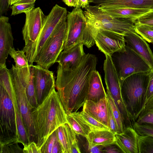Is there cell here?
Instances as JSON below:
<instances>
[{
    "instance_id": "c3c4849f",
    "label": "cell",
    "mask_w": 153,
    "mask_h": 153,
    "mask_svg": "<svg viewBox=\"0 0 153 153\" xmlns=\"http://www.w3.org/2000/svg\"><path fill=\"white\" fill-rule=\"evenodd\" d=\"M20 0H10V6L14 4L17 3Z\"/></svg>"
},
{
    "instance_id": "8fae6325",
    "label": "cell",
    "mask_w": 153,
    "mask_h": 153,
    "mask_svg": "<svg viewBox=\"0 0 153 153\" xmlns=\"http://www.w3.org/2000/svg\"><path fill=\"white\" fill-rule=\"evenodd\" d=\"M24 13L25 14V20L22 31L25 42L23 50L29 48L36 41L46 16L39 7L31 9Z\"/></svg>"
},
{
    "instance_id": "b9f144b4",
    "label": "cell",
    "mask_w": 153,
    "mask_h": 153,
    "mask_svg": "<svg viewBox=\"0 0 153 153\" xmlns=\"http://www.w3.org/2000/svg\"><path fill=\"white\" fill-rule=\"evenodd\" d=\"M10 6V0H0V16L5 15Z\"/></svg>"
},
{
    "instance_id": "7bdbcfd3",
    "label": "cell",
    "mask_w": 153,
    "mask_h": 153,
    "mask_svg": "<svg viewBox=\"0 0 153 153\" xmlns=\"http://www.w3.org/2000/svg\"><path fill=\"white\" fill-rule=\"evenodd\" d=\"M105 147L102 145H95L88 147V151L91 153H104Z\"/></svg>"
},
{
    "instance_id": "7402d4cb",
    "label": "cell",
    "mask_w": 153,
    "mask_h": 153,
    "mask_svg": "<svg viewBox=\"0 0 153 153\" xmlns=\"http://www.w3.org/2000/svg\"><path fill=\"white\" fill-rule=\"evenodd\" d=\"M86 138L88 147L102 145L105 147L116 140L115 134L109 130L91 131Z\"/></svg>"
},
{
    "instance_id": "f546056e",
    "label": "cell",
    "mask_w": 153,
    "mask_h": 153,
    "mask_svg": "<svg viewBox=\"0 0 153 153\" xmlns=\"http://www.w3.org/2000/svg\"><path fill=\"white\" fill-rule=\"evenodd\" d=\"M107 97L117 124L118 130V133L122 132L124 130V128L120 112L110 94L108 91H107Z\"/></svg>"
},
{
    "instance_id": "4dcf8cb0",
    "label": "cell",
    "mask_w": 153,
    "mask_h": 153,
    "mask_svg": "<svg viewBox=\"0 0 153 153\" xmlns=\"http://www.w3.org/2000/svg\"><path fill=\"white\" fill-rule=\"evenodd\" d=\"M134 30L146 41L153 43V30L146 26L134 24Z\"/></svg>"
},
{
    "instance_id": "277c9868",
    "label": "cell",
    "mask_w": 153,
    "mask_h": 153,
    "mask_svg": "<svg viewBox=\"0 0 153 153\" xmlns=\"http://www.w3.org/2000/svg\"><path fill=\"white\" fill-rule=\"evenodd\" d=\"M67 30L63 51L80 43L88 48L95 43L96 29L88 23L81 8L75 7L67 16Z\"/></svg>"
},
{
    "instance_id": "484cf974",
    "label": "cell",
    "mask_w": 153,
    "mask_h": 153,
    "mask_svg": "<svg viewBox=\"0 0 153 153\" xmlns=\"http://www.w3.org/2000/svg\"><path fill=\"white\" fill-rule=\"evenodd\" d=\"M9 55L12 58L15 63V66L18 68H22L27 67L29 65L25 51L13 48H10Z\"/></svg>"
},
{
    "instance_id": "ba28073f",
    "label": "cell",
    "mask_w": 153,
    "mask_h": 153,
    "mask_svg": "<svg viewBox=\"0 0 153 153\" xmlns=\"http://www.w3.org/2000/svg\"><path fill=\"white\" fill-rule=\"evenodd\" d=\"M9 70L17 105L22 116L30 142L33 141L34 135L32 119V112L33 108L27 96L21 69L12 65V67Z\"/></svg>"
},
{
    "instance_id": "ac0fdd59",
    "label": "cell",
    "mask_w": 153,
    "mask_h": 153,
    "mask_svg": "<svg viewBox=\"0 0 153 153\" xmlns=\"http://www.w3.org/2000/svg\"><path fill=\"white\" fill-rule=\"evenodd\" d=\"M100 7L148 9L153 10V0H90Z\"/></svg>"
},
{
    "instance_id": "30bf717a",
    "label": "cell",
    "mask_w": 153,
    "mask_h": 153,
    "mask_svg": "<svg viewBox=\"0 0 153 153\" xmlns=\"http://www.w3.org/2000/svg\"><path fill=\"white\" fill-rule=\"evenodd\" d=\"M0 87V141L13 139L19 140L13 102L4 88L1 85Z\"/></svg>"
},
{
    "instance_id": "8992f818",
    "label": "cell",
    "mask_w": 153,
    "mask_h": 153,
    "mask_svg": "<svg viewBox=\"0 0 153 153\" xmlns=\"http://www.w3.org/2000/svg\"><path fill=\"white\" fill-rule=\"evenodd\" d=\"M120 82L133 74L149 72L152 69L145 60L126 45L125 49L111 56Z\"/></svg>"
},
{
    "instance_id": "4fadbf2b",
    "label": "cell",
    "mask_w": 153,
    "mask_h": 153,
    "mask_svg": "<svg viewBox=\"0 0 153 153\" xmlns=\"http://www.w3.org/2000/svg\"><path fill=\"white\" fill-rule=\"evenodd\" d=\"M33 66L36 96L39 105L55 88V81L53 71L37 64Z\"/></svg>"
},
{
    "instance_id": "d6a6232c",
    "label": "cell",
    "mask_w": 153,
    "mask_h": 153,
    "mask_svg": "<svg viewBox=\"0 0 153 153\" xmlns=\"http://www.w3.org/2000/svg\"><path fill=\"white\" fill-rule=\"evenodd\" d=\"M58 138L57 131L56 130L49 137L41 148V153H52L53 148Z\"/></svg>"
},
{
    "instance_id": "603a6c76",
    "label": "cell",
    "mask_w": 153,
    "mask_h": 153,
    "mask_svg": "<svg viewBox=\"0 0 153 153\" xmlns=\"http://www.w3.org/2000/svg\"><path fill=\"white\" fill-rule=\"evenodd\" d=\"M56 130L62 146V153H71L72 145L77 139L76 134L68 123L60 126Z\"/></svg>"
},
{
    "instance_id": "52a82bcc",
    "label": "cell",
    "mask_w": 153,
    "mask_h": 153,
    "mask_svg": "<svg viewBox=\"0 0 153 153\" xmlns=\"http://www.w3.org/2000/svg\"><path fill=\"white\" fill-rule=\"evenodd\" d=\"M67 14L66 8L56 4L46 16L41 30L36 41L29 48L23 50L30 65H33L36 55L47 40L58 26L67 19Z\"/></svg>"
},
{
    "instance_id": "f6af8a7d",
    "label": "cell",
    "mask_w": 153,
    "mask_h": 153,
    "mask_svg": "<svg viewBox=\"0 0 153 153\" xmlns=\"http://www.w3.org/2000/svg\"><path fill=\"white\" fill-rule=\"evenodd\" d=\"M77 139L73 143L71 149V153H81Z\"/></svg>"
},
{
    "instance_id": "4316f807",
    "label": "cell",
    "mask_w": 153,
    "mask_h": 153,
    "mask_svg": "<svg viewBox=\"0 0 153 153\" xmlns=\"http://www.w3.org/2000/svg\"><path fill=\"white\" fill-rule=\"evenodd\" d=\"M20 143L18 139L0 141V153H23V149L19 145Z\"/></svg>"
},
{
    "instance_id": "83f0119b",
    "label": "cell",
    "mask_w": 153,
    "mask_h": 153,
    "mask_svg": "<svg viewBox=\"0 0 153 153\" xmlns=\"http://www.w3.org/2000/svg\"><path fill=\"white\" fill-rule=\"evenodd\" d=\"M80 115L91 131L109 130L106 126L97 120L92 117L82 110L79 112Z\"/></svg>"
},
{
    "instance_id": "e575fe53",
    "label": "cell",
    "mask_w": 153,
    "mask_h": 153,
    "mask_svg": "<svg viewBox=\"0 0 153 153\" xmlns=\"http://www.w3.org/2000/svg\"><path fill=\"white\" fill-rule=\"evenodd\" d=\"M11 6L12 10L11 16H15L24 13L31 9L34 8L35 3L14 4Z\"/></svg>"
},
{
    "instance_id": "f35d334b",
    "label": "cell",
    "mask_w": 153,
    "mask_h": 153,
    "mask_svg": "<svg viewBox=\"0 0 153 153\" xmlns=\"http://www.w3.org/2000/svg\"><path fill=\"white\" fill-rule=\"evenodd\" d=\"M134 122L139 124L143 123H153V112L147 113L141 117H138Z\"/></svg>"
},
{
    "instance_id": "2e32d148",
    "label": "cell",
    "mask_w": 153,
    "mask_h": 153,
    "mask_svg": "<svg viewBox=\"0 0 153 153\" xmlns=\"http://www.w3.org/2000/svg\"><path fill=\"white\" fill-rule=\"evenodd\" d=\"M109 107L106 97L97 102L86 100L82 110L109 128Z\"/></svg>"
},
{
    "instance_id": "8d00e7d4",
    "label": "cell",
    "mask_w": 153,
    "mask_h": 153,
    "mask_svg": "<svg viewBox=\"0 0 153 153\" xmlns=\"http://www.w3.org/2000/svg\"><path fill=\"white\" fill-rule=\"evenodd\" d=\"M104 153H123V152L115 141L114 143L105 146L104 149Z\"/></svg>"
},
{
    "instance_id": "d4e9b609",
    "label": "cell",
    "mask_w": 153,
    "mask_h": 153,
    "mask_svg": "<svg viewBox=\"0 0 153 153\" xmlns=\"http://www.w3.org/2000/svg\"><path fill=\"white\" fill-rule=\"evenodd\" d=\"M68 123L76 135H80L86 138L91 131L80 116L79 112L67 114Z\"/></svg>"
},
{
    "instance_id": "ffe728a7",
    "label": "cell",
    "mask_w": 153,
    "mask_h": 153,
    "mask_svg": "<svg viewBox=\"0 0 153 153\" xmlns=\"http://www.w3.org/2000/svg\"><path fill=\"white\" fill-rule=\"evenodd\" d=\"M99 7L102 12L114 18L121 19H134L153 10L148 9L131 8L100 6Z\"/></svg>"
},
{
    "instance_id": "7dc6e473",
    "label": "cell",
    "mask_w": 153,
    "mask_h": 153,
    "mask_svg": "<svg viewBox=\"0 0 153 153\" xmlns=\"http://www.w3.org/2000/svg\"><path fill=\"white\" fill-rule=\"evenodd\" d=\"M36 0H20L16 4H19L27 3H35Z\"/></svg>"
},
{
    "instance_id": "74e56055",
    "label": "cell",
    "mask_w": 153,
    "mask_h": 153,
    "mask_svg": "<svg viewBox=\"0 0 153 153\" xmlns=\"http://www.w3.org/2000/svg\"><path fill=\"white\" fill-rule=\"evenodd\" d=\"M109 130L115 134L118 133V130L115 119L111 111L109 103Z\"/></svg>"
},
{
    "instance_id": "836d02e7",
    "label": "cell",
    "mask_w": 153,
    "mask_h": 153,
    "mask_svg": "<svg viewBox=\"0 0 153 153\" xmlns=\"http://www.w3.org/2000/svg\"><path fill=\"white\" fill-rule=\"evenodd\" d=\"M134 24H138L153 27V10L142 15L133 19Z\"/></svg>"
},
{
    "instance_id": "7c38bea8",
    "label": "cell",
    "mask_w": 153,
    "mask_h": 153,
    "mask_svg": "<svg viewBox=\"0 0 153 153\" xmlns=\"http://www.w3.org/2000/svg\"><path fill=\"white\" fill-rule=\"evenodd\" d=\"M96 29L95 43L99 50L105 55L111 56L114 53L125 49L126 43L124 35L109 30Z\"/></svg>"
},
{
    "instance_id": "ee69618b",
    "label": "cell",
    "mask_w": 153,
    "mask_h": 153,
    "mask_svg": "<svg viewBox=\"0 0 153 153\" xmlns=\"http://www.w3.org/2000/svg\"><path fill=\"white\" fill-rule=\"evenodd\" d=\"M89 0H77V5L76 7L86 9L90 6Z\"/></svg>"
},
{
    "instance_id": "681fc988",
    "label": "cell",
    "mask_w": 153,
    "mask_h": 153,
    "mask_svg": "<svg viewBox=\"0 0 153 153\" xmlns=\"http://www.w3.org/2000/svg\"><path fill=\"white\" fill-rule=\"evenodd\" d=\"M146 26L148 27L149 28H150L153 30V27H150V26Z\"/></svg>"
},
{
    "instance_id": "60d3db41",
    "label": "cell",
    "mask_w": 153,
    "mask_h": 153,
    "mask_svg": "<svg viewBox=\"0 0 153 153\" xmlns=\"http://www.w3.org/2000/svg\"><path fill=\"white\" fill-rule=\"evenodd\" d=\"M152 112H153V96L147 102L144 108L138 117H141L147 113Z\"/></svg>"
},
{
    "instance_id": "cb8c5ba5",
    "label": "cell",
    "mask_w": 153,
    "mask_h": 153,
    "mask_svg": "<svg viewBox=\"0 0 153 153\" xmlns=\"http://www.w3.org/2000/svg\"><path fill=\"white\" fill-rule=\"evenodd\" d=\"M33 65L21 68L23 77L26 92L29 101L33 108L38 105L35 94L33 81Z\"/></svg>"
},
{
    "instance_id": "44dd1931",
    "label": "cell",
    "mask_w": 153,
    "mask_h": 153,
    "mask_svg": "<svg viewBox=\"0 0 153 153\" xmlns=\"http://www.w3.org/2000/svg\"><path fill=\"white\" fill-rule=\"evenodd\" d=\"M107 95L101 76L96 70L93 72L90 78L87 100L97 102L106 97Z\"/></svg>"
},
{
    "instance_id": "ab89813d",
    "label": "cell",
    "mask_w": 153,
    "mask_h": 153,
    "mask_svg": "<svg viewBox=\"0 0 153 153\" xmlns=\"http://www.w3.org/2000/svg\"><path fill=\"white\" fill-rule=\"evenodd\" d=\"M153 96V69L150 72L149 81L147 88L146 99L147 102Z\"/></svg>"
},
{
    "instance_id": "5bb4252c",
    "label": "cell",
    "mask_w": 153,
    "mask_h": 153,
    "mask_svg": "<svg viewBox=\"0 0 153 153\" xmlns=\"http://www.w3.org/2000/svg\"><path fill=\"white\" fill-rule=\"evenodd\" d=\"M124 37L126 45L142 57L153 69V54L146 41L134 30L126 33Z\"/></svg>"
},
{
    "instance_id": "9c48e42d",
    "label": "cell",
    "mask_w": 153,
    "mask_h": 153,
    "mask_svg": "<svg viewBox=\"0 0 153 153\" xmlns=\"http://www.w3.org/2000/svg\"><path fill=\"white\" fill-rule=\"evenodd\" d=\"M67 19L60 23L47 40L36 55L34 62L49 69L63 51L67 30Z\"/></svg>"
},
{
    "instance_id": "bcb514c9",
    "label": "cell",
    "mask_w": 153,
    "mask_h": 153,
    "mask_svg": "<svg viewBox=\"0 0 153 153\" xmlns=\"http://www.w3.org/2000/svg\"><path fill=\"white\" fill-rule=\"evenodd\" d=\"M62 1L68 6L76 7L77 0H62Z\"/></svg>"
},
{
    "instance_id": "d590c367",
    "label": "cell",
    "mask_w": 153,
    "mask_h": 153,
    "mask_svg": "<svg viewBox=\"0 0 153 153\" xmlns=\"http://www.w3.org/2000/svg\"><path fill=\"white\" fill-rule=\"evenodd\" d=\"M23 152L24 153H41V149L34 141H32L24 145Z\"/></svg>"
},
{
    "instance_id": "1f68e13d",
    "label": "cell",
    "mask_w": 153,
    "mask_h": 153,
    "mask_svg": "<svg viewBox=\"0 0 153 153\" xmlns=\"http://www.w3.org/2000/svg\"><path fill=\"white\" fill-rule=\"evenodd\" d=\"M132 125L139 135L153 136V123H143L139 124L135 122H132Z\"/></svg>"
},
{
    "instance_id": "6da1fadb",
    "label": "cell",
    "mask_w": 153,
    "mask_h": 153,
    "mask_svg": "<svg viewBox=\"0 0 153 153\" xmlns=\"http://www.w3.org/2000/svg\"><path fill=\"white\" fill-rule=\"evenodd\" d=\"M97 62V57L88 53L74 69L59 64L55 88L67 114L77 112L84 105L87 100L90 78L96 70Z\"/></svg>"
},
{
    "instance_id": "d6986e66",
    "label": "cell",
    "mask_w": 153,
    "mask_h": 153,
    "mask_svg": "<svg viewBox=\"0 0 153 153\" xmlns=\"http://www.w3.org/2000/svg\"><path fill=\"white\" fill-rule=\"evenodd\" d=\"M84 45L80 43L66 51H63L58 57L56 62L59 64L68 65L71 69L76 68L85 54Z\"/></svg>"
},
{
    "instance_id": "e0dca14e",
    "label": "cell",
    "mask_w": 153,
    "mask_h": 153,
    "mask_svg": "<svg viewBox=\"0 0 153 153\" xmlns=\"http://www.w3.org/2000/svg\"><path fill=\"white\" fill-rule=\"evenodd\" d=\"M115 142L123 153H139V135L133 127L125 128L121 133L115 134Z\"/></svg>"
},
{
    "instance_id": "7a4b0ae2",
    "label": "cell",
    "mask_w": 153,
    "mask_h": 153,
    "mask_svg": "<svg viewBox=\"0 0 153 153\" xmlns=\"http://www.w3.org/2000/svg\"><path fill=\"white\" fill-rule=\"evenodd\" d=\"M34 141L40 149L49 137L60 126L68 123L67 114L55 88L32 112Z\"/></svg>"
},
{
    "instance_id": "9a60e30c",
    "label": "cell",
    "mask_w": 153,
    "mask_h": 153,
    "mask_svg": "<svg viewBox=\"0 0 153 153\" xmlns=\"http://www.w3.org/2000/svg\"><path fill=\"white\" fill-rule=\"evenodd\" d=\"M13 40L9 18L0 16V67L6 65L10 49L14 47Z\"/></svg>"
},
{
    "instance_id": "f1b7e54d",
    "label": "cell",
    "mask_w": 153,
    "mask_h": 153,
    "mask_svg": "<svg viewBox=\"0 0 153 153\" xmlns=\"http://www.w3.org/2000/svg\"><path fill=\"white\" fill-rule=\"evenodd\" d=\"M138 146L139 153H153V136L139 135Z\"/></svg>"
},
{
    "instance_id": "3957f363",
    "label": "cell",
    "mask_w": 153,
    "mask_h": 153,
    "mask_svg": "<svg viewBox=\"0 0 153 153\" xmlns=\"http://www.w3.org/2000/svg\"><path fill=\"white\" fill-rule=\"evenodd\" d=\"M150 72L133 74L120 84L122 98L132 123L136 121L147 102Z\"/></svg>"
},
{
    "instance_id": "5b68a950",
    "label": "cell",
    "mask_w": 153,
    "mask_h": 153,
    "mask_svg": "<svg viewBox=\"0 0 153 153\" xmlns=\"http://www.w3.org/2000/svg\"><path fill=\"white\" fill-rule=\"evenodd\" d=\"M87 22L96 29L125 35L134 30L133 19L113 18L101 10L99 6L90 5L83 11Z\"/></svg>"
}]
</instances>
